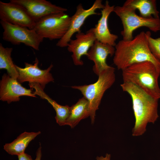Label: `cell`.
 <instances>
[{
	"mask_svg": "<svg viewBox=\"0 0 160 160\" xmlns=\"http://www.w3.org/2000/svg\"><path fill=\"white\" fill-rule=\"evenodd\" d=\"M4 31L2 38L12 44L18 45L21 43L39 50L40 43L43 39L33 29L14 25L0 20Z\"/></svg>",
	"mask_w": 160,
	"mask_h": 160,
	"instance_id": "obj_7",
	"label": "cell"
},
{
	"mask_svg": "<svg viewBox=\"0 0 160 160\" xmlns=\"http://www.w3.org/2000/svg\"><path fill=\"white\" fill-rule=\"evenodd\" d=\"M18 160H33L30 155L25 153L17 156Z\"/></svg>",
	"mask_w": 160,
	"mask_h": 160,
	"instance_id": "obj_22",
	"label": "cell"
},
{
	"mask_svg": "<svg viewBox=\"0 0 160 160\" xmlns=\"http://www.w3.org/2000/svg\"><path fill=\"white\" fill-rule=\"evenodd\" d=\"M71 20L65 12L48 15L36 21L33 29L43 39L60 40L68 31Z\"/></svg>",
	"mask_w": 160,
	"mask_h": 160,
	"instance_id": "obj_6",
	"label": "cell"
},
{
	"mask_svg": "<svg viewBox=\"0 0 160 160\" xmlns=\"http://www.w3.org/2000/svg\"><path fill=\"white\" fill-rule=\"evenodd\" d=\"M115 7L113 5L111 6L109 1H106L104 8L101 10V17L95 27L93 28L96 40L114 47L116 44L115 41L118 36L110 32L108 20L110 14L113 12Z\"/></svg>",
	"mask_w": 160,
	"mask_h": 160,
	"instance_id": "obj_15",
	"label": "cell"
},
{
	"mask_svg": "<svg viewBox=\"0 0 160 160\" xmlns=\"http://www.w3.org/2000/svg\"><path fill=\"white\" fill-rule=\"evenodd\" d=\"M29 85L31 88L35 89L34 93L36 95L39 96L42 99L47 100L52 106L56 112L55 119L57 123L60 126L65 125L66 121L70 114V107L67 105H62L58 103L45 93L39 84L29 83Z\"/></svg>",
	"mask_w": 160,
	"mask_h": 160,
	"instance_id": "obj_16",
	"label": "cell"
},
{
	"mask_svg": "<svg viewBox=\"0 0 160 160\" xmlns=\"http://www.w3.org/2000/svg\"><path fill=\"white\" fill-rule=\"evenodd\" d=\"M120 86L122 90L127 93L132 100L135 118L132 135L133 136L142 135L146 130L147 124H154L159 118V100L151 96L132 83L123 82Z\"/></svg>",
	"mask_w": 160,
	"mask_h": 160,
	"instance_id": "obj_2",
	"label": "cell"
},
{
	"mask_svg": "<svg viewBox=\"0 0 160 160\" xmlns=\"http://www.w3.org/2000/svg\"><path fill=\"white\" fill-rule=\"evenodd\" d=\"M1 20L9 23L33 29L35 21L21 6L10 2L0 1Z\"/></svg>",
	"mask_w": 160,
	"mask_h": 160,
	"instance_id": "obj_9",
	"label": "cell"
},
{
	"mask_svg": "<svg viewBox=\"0 0 160 160\" xmlns=\"http://www.w3.org/2000/svg\"><path fill=\"white\" fill-rule=\"evenodd\" d=\"M12 50V48H5L0 44V69H6L11 77L17 79L19 74L11 57Z\"/></svg>",
	"mask_w": 160,
	"mask_h": 160,
	"instance_id": "obj_20",
	"label": "cell"
},
{
	"mask_svg": "<svg viewBox=\"0 0 160 160\" xmlns=\"http://www.w3.org/2000/svg\"><path fill=\"white\" fill-rule=\"evenodd\" d=\"M105 5L101 0H96L92 6L87 9H84L81 4L76 7L74 14L71 17L70 24L67 32L61 39L59 40L56 46L61 47H66L75 33L81 32V28L86 19L92 15H100L96 11L98 9H103Z\"/></svg>",
	"mask_w": 160,
	"mask_h": 160,
	"instance_id": "obj_8",
	"label": "cell"
},
{
	"mask_svg": "<svg viewBox=\"0 0 160 160\" xmlns=\"http://www.w3.org/2000/svg\"><path fill=\"white\" fill-rule=\"evenodd\" d=\"M41 145L39 144V146L37 149L36 153V158L34 160H41L42 153Z\"/></svg>",
	"mask_w": 160,
	"mask_h": 160,
	"instance_id": "obj_23",
	"label": "cell"
},
{
	"mask_svg": "<svg viewBox=\"0 0 160 160\" xmlns=\"http://www.w3.org/2000/svg\"><path fill=\"white\" fill-rule=\"evenodd\" d=\"M23 96L36 97L31 89L24 87L17 79L4 74L0 82V100L9 104L19 101L20 97Z\"/></svg>",
	"mask_w": 160,
	"mask_h": 160,
	"instance_id": "obj_12",
	"label": "cell"
},
{
	"mask_svg": "<svg viewBox=\"0 0 160 160\" xmlns=\"http://www.w3.org/2000/svg\"><path fill=\"white\" fill-rule=\"evenodd\" d=\"M96 40L93 28L85 33L81 32L76 33V39H71L67 46L68 51L72 53L71 57L75 65H83V62L81 59V57L84 55L87 56Z\"/></svg>",
	"mask_w": 160,
	"mask_h": 160,
	"instance_id": "obj_11",
	"label": "cell"
},
{
	"mask_svg": "<svg viewBox=\"0 0 160 160\" xmlns=\"http://www.w3.org/2000/svg\"><path fill=\"white\" fill-rule=\"evenodd\" d=\"M111 155L110 154L106 153L104 157L103 156H97L96 157V160H111Z\"/></svg>",
	"mask_w": 160,
	"mask_h": 160,
	"instance_id": "obj_24",
	"label": "cell"
},
{
	"mask_svg": "<svg viewBox=\"0 0 160 160\" xmlns=\"http://www.w3.org/2000/svg\"><path fill=\"white\" fill-rule=\"evenodd\" d=\"M115 69L110 66L99 74L97 81L93 84L71 87L79 90L88 101L91 124L94 123L96 111L99 109L103 95L114 83L116 77Z\"/></svg>",
	"mask_w": 160,
	"mask_h": 160,
	"instance_id": "obj_4",
	"label": "cell"
},
{
	"mask_svg": "<svg viewBox=\"0 0 160 160\" xmlns=\"http://www.w3.org/2000/svg\"><path fill=\"white\" fill-rule=\"evenodd\" d=\"M39 62L38 59L36 58L33 65L25 63L24 68L15 65L19 74L17 79L18 81L20 83L26 81L38 83L43 90L47 84L53 82L54 79L50 72L53 67V65L51 64L46 69L42 70L38 67Z\"/></svg>",
	"mask_w": 160,
	"mask_h": 160,
	"instance_id": "obj_10",
	"label": "cell"
},
{
	"mask_svg": "<svg viewBox=\"0 0 160 160\" xmlns=\"http://www.w3.org/2000/svg\"><path fill=\"white\" fill-rule=\"evenodd\" d=\"M136 10L124 4L114 7L113 12L120 18L123 25V30L121 33L123 40L132 39L134 31L141 27L147 28L154 32L160 31V18L143 17L136 14Z\"/></svg>",
	"mask_w": 160,
	"mask_h": 160,
	"instance_id": "obj_5",
	"label": "cell"
},
{
	"mask_svg": "<svg viewBox=\"0 0 160 160\" xmlns=\"http://www.w3.org/2000/svg\"><path fill=\"white\" fill-rule=\"evenodd\" d=\"M114 64L121 71L135 64L149 61L160 72V60L151 52L146 32L142 31L130 40L119 41L115 46Z\"/></svg>",
	"mask_w": 160,
	"mask_h": 160,
	"instance_id": "obj_1",
	"label": "cell"
},
{
	"mask_svg": "<svg viewBox=\"0 0 160 160\" xmlns=\"http://www.w3.org/2000/svg\"><path fill=\"white\" fill-rule=\"evenodd\" d=\"M89 105L88 100L84 97L79 99L75 104L70 107V114L65 125L73 128L81 120L90 116Z\"/></svg>",
	"mask_w": 160,
	"mask_h": 160,
	"instance_id": "obj_18",
	"label": "cell"
},
{
	"mask_svg": "<svg viewBox=\"0 0 160 160\" xmlns=\"http://www.w3.org/2000/svg\"><path fill=\"white\" fill-rule=\"evenodd\" d=\"M124 4L137 9L143 17L159 18L155 0H127Z\"/></svg>",
	"mask_w": 160,
	"mask_h": 160,
	"instance_id": "obj_19",
	"label": "cell"
},
{
	"mask_svg": "<svg viewBox=\"0 0 160 160\" xmlns=\"http://www.w3.org/2000/svg\"><path fill=\"white\" fill-rule=\"evenodd\" d=\"M115 52L114 47L96 40L89 50L87 56L89 59L94 62L93 71L97 76L103 71L110 67L111 66L107 63L106 59L108 55L112 56L114 55Z\"/></svg>",
	"mask_w": 160,
	"mask_h": 160,
	"instance_id": "obj_14",
	"label": "cell"
},
{
	"mask_svg": "<svg viewBox=\"0 0 160 160\" xmlns=\"http://www.w3.org/2000/svg\"><path fill=\"white\" fill-rule=\"evenodd\" d=\"M149 47L153 54L160 60V37L156 39L151 36L150 31L146 32Z\"/></svg>",
	"mask_w": 160,
	"mask_h": 160,
	"instance_id": "obj_21",
	"label": "cell"
},
{
	"mask_svg": "<svg viewBox=\"0 0 160 160\" xmlns=\"http://www.w3.org/2000/svg\"><path fill=\"white\" fill-rule=\"evenodd\" d=\"M41 133L40 131L24 132L20 134L12 142L5 144L4 149L9 154L17 156L25 153L30 142Z\"/></svg>",
	"mask_w": 160,
	"mask_h": 160,
	"instance_id": "obj_17",
	"label": "cell"
},
{
	"mask_svg": "<svg viewBox=\"0 0 160 160\" xmlns=\"http://www.w3.org/2000/svg\"><path fill=\"white\" fill-rule=\"evenodd\" d=\"M10 2L23 7L36 22L48 15L64 12L67 10L45 0H11Z\"/></svg>",
	"mask_w": 160,
	"mask_h": 160,
	"instance_id": "obj_13",
	"label": "cell"
},
{
	"mask_svg": "<svg viewBox=\"0 0 160 160\" xmlns=\"http://www.w3.org/2000/svg\"><path fill=\"white\" fill-rule=\"evenodd\" d=\"M124 82L135 85L149 95L160 99L158 79L160 72L149 61L134 64L122 70Z\"/></svg>",
	"mask_w": 160,
	"mask_h": 160,
	"instance_id": "obj_3",
	"label": "cell"
}]
</instances>
